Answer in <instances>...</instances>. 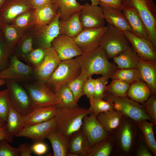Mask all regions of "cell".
<instances>
[{
    "label": "cell",
    "instance_id": "obj_1",
    "mask_svg": "<svg viewBox=\"0 0 156 156\" xmlns=\"http://www.w3.org/2000/svg\"><path fill=\"white\" fill-rule=\"evenodd\" d=\"M75 59L81 71L88 77L94 74L101 75L108 80L117 69L116 65L110 62L105 52L99 46L92 50L83 53Z\"/></svg>",
    "mask_w": 156,
    "mask_h": 156
},
{
    "label": "cell",
    "instance_id": "obj_2",
    "mask_svg": "<svg viewBox=\"0 0 156 156\" xmlns=\"http://www.w3.org/2000/svg\"><path fill=\"white\" fill-rule=\"evenodd\" d=\"M139 128L136 122L125 116L119 127L109 134L116 152L121 156L133 155L137 144Z\"/></svg>",
    "mask_w": 156,
    "mask_h": 156
},
{
    "label": "cell",
    "instance_id": "obj_3",
    "mask_svg": "<svg viewBox=\"0 0 156 156\" xmlns=\"http://www.w3.org/2000/svg\"><path fill=\"white\" fill-rule=\"evenodd\" d=\"M88 109L77 106L58 107L54 116L56 128L68 139L81 128L84 117L91 114Z\"/></svg>",
    "mask_w": 156,
    "mask_h": 156
},
{
    "label": "cell",
    "instance_id": "obj_4",
    "mask_svg": "<svg viewBox=\"0 0 156 156\" xmlns=\"http://www.w3.org/2000/svg\"><path fill=\"white\" fill-rule=\"evenodd\" d=\"M122 3L137 11L147 29L151 43L156 47V5L153 0H122Z\"/></svg>",
    "mask_w": 156,
    "mask_h": 156
},
{
    "label": "cell",
    "instance_id": "obj_5",
    "mask_svg": "<svg viewBox=\"0 0 156 156\" xmlns=\"http://www.w3.org/2000/svg\"><path fill=\"white\" fill-rule=\"evenodd\" d=\"M81 72V68L75 59L61 61L45 83L55 93L61 87L76 79Z\"/></svg>",
    "mask_w": 156,
    "mask_h": 156
},
{
    "label": "cell",
    "instance_id": "obj_6",
    "mask_svg": "<svg viewBox=\"0 0 156 156\" xmlns=\"http://www.w3.org/2000/svg\"><path fill=\"white\" fill-rule=\"evenodd\" d=\"M107 29L102 36L99 46L108 59H113L131 47L124 32L107 24Z\"/></svg>",
    "mask_w": 156,
    "mask_h": 156
},
{
    "label": "cell",
    "instance_id": "obj_7",
    "mask_svg": "<svg viewBox=\"0 0 156 156\" xmlns=\"http://www.w3.org/2000/svg\"><path fill=\"white\" fill-rule=\"evenodd\" d=\"M24 83L23 86L27 92L34 108L49 106L60 107L62 102L45 83L35 81Z\"/></svg>",
    "mask_w": 156,
    "mask_h": 156
},
{
    "label": "cell",
    "instance_id": "obj_8",
    "mask_svg": "<svg viewBox=\"0 0 156 156\" xmlns=\"http://www.w3.org/2000/svg\"><path fill=\"white\" fill-rule=\"evenodd\" d=\"M5 80L12 107L22 116L29 113L34 107L25 89L17 81Z\"/></svg>",
    "mask_w": 156,
    "mask_h": 156
},
{
    "label": "cell",
    "instance_id": "obj_9",
    "mask_svg": "<svg viewBox=\"0 0 156 156\" xmlns=\"http://www.w3.org/2000/svg\"><path fill=\"white\" fill-rule=\"evenodd\" d=\"M105 96L112 99L115 109L136 122L143 120L150 121L142 104L138 103L127 96L118 97L107 93H105Z\"/></svg>",
    "mask_w": 156,
    "mask_h": 156
},
{
    "label": "cell",
    "instance_id": "obj_10",
    "mask_svg": "<svg viewBox=\"0 0 156 156\" xmlns=\"http://www.w3.org/2000/svg\"><path fill=\"white\" fill-rule=\"evenodd\" d=\"M9 63L6 68L0 71V79L26 81L32 80L34 69L21 61L15 55H11Z\"/></svg>",
    "mask_w": 156,
    "mask_h": 156
},
{
    "label": "cell",
    "instance_id": "obj_11",
    "mask_svg": "<svg viewBox=\"0 0 156 156\" xmlns=\"http://www.w3.org/2000/svg\"><path fill=\"white\" fill-rule=\"evenodd\" d=\"M59 20V16L57 14L50 24L41 26H34L31 28L32 31L30 33L33 35L37 47H41L47 49L51 47L53 41L60 34Z\"/></svg>",
    "mask_w": 156,
    "mask_h": 156
},
{
    "label": "cell",
    "instance_id": "obj_12",
    "mask_svg": "<svg viewBox=\"0 0 156 156\" xmlns=\"http://www.w3.org/2000/svg\"><path fill=\"white\" fill-rule=\"evenodd\" d=\"M107 29V26L83 29L74 38V40L83 53L89 51L99 46L101 40Z\"/></svg>",
    "mask_w": 156,
    "mask_h": 156
},
{
    "label": "cell",
    "instance_id": "obj_13",
    "mask_svg": "<svg viewBox=\"0 0 156 156\" xmlns=\"http://www.w3.org/2000/svg\"><path fill=\"white\" fill-rule=\"evenodd\" d=\"M61 61L52 47L47 49L43 61L33 70L32 79L46 83Z\"/></svg>",
    "mask_w": 156,
    "mask_h": 156
},
{
    "label": "cell",
    "instance_id": "obj_14",
    "mask_svg": "<svg viewBox=\"0 0 156 156\" xmlns=\"http://www.w3.org/2000/svg\"><path fill=\"white\" fill-rule=\"evenodd\" d=\"M79 18L83 29L98 28L105 26V23L102 8L98 5L89 3L82 5Z\"/></svg>",
    "mask_w": 156,
    "mask_h": 156
},
{
    "label": "cell",
    "instance_id": "obj_15",
    "mask_svg": "<svg viewBox=\"0 0 156 156\" xmlns=\"http://www.w3.org/2000/svg\"><path fill=\"white\" fill-rule=\"evenodd\" d=\"M51 47L61 61L73 59L83 53L73 38L63 35H59L53 40Z\"/></svg>",
    "mask_w": 156,
    "mask_h": 156
},
{
    "label": "cell",
    "instance_id": "obj_16",
    "mask_svg": "<svg viewBox=\"0 0 156 156\" xmlns=\"http://www.w3.org/2000/svg\"><path fill=\"white\" fill-rule=\"evenodd\" d=\"M56 128L55 117L45 121L23 128L16 137L31 139L33 142L43 141L52 130Z\"/></svg>",
    "mask_w": 156,
    "mask_h": 156
},
{
    "label": "cell",
    "instance_id": "obj_17",
    "mask_svg": "<svg viewBox=\"0 0 156 156\" xmlns=\"http://www.w3.org/2000/svg\"><path fill=\"white\" fill-rule=\"evenodd\" d=\"M33 8L29 0H7L0 10V19L3 24H11L23 12Z\"/></svg>",
    "mask_w": 156,
    "mask_h": 156
},
{
    "label": "cell",
    "instance_id": "obj_18",
    "mask_svg": "<svg viewBox=\"0 0 156 156\" xmlns=\"http://www.w3.org/2000/svg\"><path fill=\"white\" fill-rule=\"evenodd\" d=\"M84 117L81 128L86 134L91 147L110 135L98 120L95 114L92 113Z\"/></svg>",
    "mask_w": 156,
    "mask_h": 156
},
{
    "label": "cell",
    "instance_id": "obj_19",
    "mask_svg": "<svg viewBox=\"0 0 156 156\" xmlns=\"http://www.w3.org/2000/svg\"><path fill=\"white\" fill-rule=\"evenodd\" d=\"M131 46L139 56L148 61H156V47L145 40L139 38L131 32L123 31Z\"/></svg>",
    "mask_w": 156,
    "mask_h": 156
},
{
    "label": "cell",
    "instance_id": "obj_20",
    "mask_svg": "<svg viewBox=\"0 0 156 156\" xmlns=\"http://www.w3.org/2000/svg\"><path fill=\"white\" fill-rule=\"evenodd\" d=\"M122 11L130 25L131 32L151 43L147 29L137 11L133 8L123 5Z\"/></svg>",
    "mask_w": 156,
    "mask_h": 156
},
{
    "label": "cell",
    "instance_id": "obj_21",
    "mask_svg": "<svg viewBox=\"0 0 156 156\" xmlns=\"http://www.w3.org/2000/svg\"><path fill=\"white\" fill-rule=\"evenodd\" d=\"M58 107L56 105H52L34 108L29 113L22 116V128L42 122L54 117Z\"/></svg>",
    "mask_w": 156,
    "mask_h": 156
},
{
    "label": "cell",
    "instance_id": "obj_22",
    "mask_svg": "<svg viewBox=\"0 0 156 156\" xmlns=\"http://www.w3.org/2000/svg\"><path fill=\"white\" fill-rule=\"evenodd\" d=\"M99 5L102 9L105 20L108 24L123 31L131 32L130 25L122 10L111 7Z\"/></svg>",
    "mask_w": 156,
    "mask_h": 156
},
{
    "label": "cell",
    "instance_id": "obj_23",
    "mask_svg": "<svg viewBox=\"0 0 156 156\" xmlns=\"http://www.w3.org/2000/svg\"><path fill=\"white\" fill-rule=\"evenodd\" d=\"M90 146L85 133L81 128L69 138L67 156H85Z\"/></svg>",
    "mask_w": 156,
    "mask_h": 156
},
{
    "label": "cell",
    "instance_id": "obj_24",
    "mask_svg": "<svg viewBox=\"0 0 156 156\" xmlns=\"http://www.w3.org/2000/svg\"><path fill=\"white\" fill-rule=\"evenodd\" d=\"M138 68L142 80L149 86L152 94H156V61H148L139 57Z\"/></svg>",
    "mask_w": 156,
    "mask_h": 156
},
{
    "label": "cell",
    "instance_id": "obj_25",
    "mask_svg": "<svg viewBox=\"0 0 156 156\" xmlns=\"http://www.w3.org/2000/svg\"><path fill=\"white\" fill-rule=\"evenodd\" d=\"M124 116L122 113L114 109L99 113L96 116V118L105 131L109 134L119 127Z\"/></svg>",
    "mask_w": 156,
    "mask_h": 156
},
{
    "label": "cell",
    "instance_id": "obj_26",
    "mask_svg": "<svg viewBox=\"0 0 156 156\" xmlns=\"http://www.w3.org/2000/svg\"><path fill=\"white\" fill-rule=\"evenodd\" d=\"M51 144L54 156H66L68 151L69 139L56 128L47 137Z\"/></svg>",
    "mask_w": 156,
    "mask_h": 156
},
{
    "label": "cell",
    "instance_id": "obj_27",
    "mask_svg": "<svg viewBox=\"0 0 156 156\" xmlns=\"http://www.w3.org/2000/svg\"><path fill=\"white\" fill-rule=\"evenodd\" d=\"M51 3L59 14L60 20H67L82 8V5L77 0H52Z\"/></svg>",
    "mask_w": 156,
    "mask_h": 156
},
{
    "label": "cell",
    "instance_id": "obj_28",
    "mask_svg": "<svg viewBox=\"0 0 156 156\" xmlns=\"http://www.w3.org/2000/svg\"><path fill=\"white\" fill-rule=\"evenodd\" d=\"M79 12L74 13L66 20H59L60 34L74 38L83 29L79 18Z\"/></svg>",
    "mask_w": 156,
    "mask_h": 156
},
{
    "label": "cell",
    "instance_id": "obj_29",
    "mask_svg": "<svg viewBox=\"0 0 156 156\" xmlns=\"http://www.w3.org/2000/svg\"><path fill=\"white\" fill-rule=\"evenodd\" d=\"M147 120L136 122L138 128L146 145L153 155L156 156V141L153 131L155 125Z\"/></svg>",
    "mask_w": 156,
    "mask_h": 156
},
{
    "label": "cell",
    "instance_id": "obj_30",
    "mask_svg": "<svg viewBox=\"0 0 156 156\" xmlns=\"http://www.w3.org/2000/svg\"><path fill=\"white\" fill-rule=\"evenodd\" d=\"M35 25L41 26L51 23L57 15V12L52 4H49L34 9Z\"/></svg>",
    "mask_w": 156,
    "mask_h": 156
},
{
    "label": "cell",
    "instance_id": "obj_31",
    "mask_svg": "<svg viewBox=\"0 0 156 156\" xmlns=\"http://www.w3.org/2000/svg\"><path fill=\"white\" fill-rule=\"evenodd\" d=\"M139 56L131 46L113 58L120 69L138 68Z\"/></svg>",
    "mask_w": 156,
    "mask_h": 156
},
{
    "label": "cell",
    "instance_id": "obj_32",
    "mask_svg": "<svg viewBox=\"0 0 156 156\" xmlns=\"http://www.w3.org/2000/svg\"><path fill=\"white\" fill-rule=\"evenodd\" d=\"M1 30L5 42L12 54L16 46L25 33L12 24H3Z\"/></svg>",
    "mask_w": 156,
    "mask_h": 156
},
{
    "label": "cell",
    "instance_id": "obj_33",
    "mask_svg": "<svg viewBox=\"0 0 156 156\" xmlns=\"http://www.w3.org/2000/svg\"><path fill=\"white\" fill-rule=\"evenodd\" d=\"M151 94L148 85L143 81L140 80L130 85L127 95L133 100L142 103L148 98Z\"/></svg>",
    "mask_w": 156,
    "mask_h": 156
},
{
    "label": "cell",
    "instance_id": "obj_34",
    "mask_svg": "<svg viewBox=\"0 0 156 156\" xmlns=\"http://www.w3.org/2000/svg\"><path fill=\"white\" fill-rule=\"evenodd\" d=\"M114 149L113 140L109 136L91 146L85 156H109Z\"/></svg>",
    "mask_w": 156,
    "mask_h": 156
},
{
    "label": "cell",
    "instance_id": "obj_35",
    "mask_svg": "<svg viewBox=\"0 0 156 156\" xmlns=\"http://www.w3.org/2000/svg\"><path fill=\"white\" fill-rule=\"evenodd\" d=\"M24 33L35 25L34 9L27 10L17 16L11 24Z\"/></svg>",
    "mask_w": 156,
    "mask_h": 156
},
{
    "label": "cell",
    "instance_id": "obj_36",
    "mask_svg": "<svg viewBox=\"0 0 156 156\" xmlns=\"http://www.w3.org/2000/svg\"><path fill=\"white\" fill-rule=\"evenodd\" d=\"M34 38L30 33L24 34L14 50V54L19 59H23L34 49ZM13 52V53H14Z\"/></svg>",
    "mask_w": 156,
    "mask_h": 156
},
{
    "label": "cell",
    "instance_id": "obj_37",
    "mask_svg": "<svg viewBox=\"0 0 156 156\" xmlns=\"http://www.w3.org/2000/svg\"><path fill=\"white\" fill-rule=\"evenodd\" d=\"M22 116L12 107L10 108L6 122V127L9 133L15 136L22 129Z\"/></svg>",
    "mask_w": 156,
    "mask_h": 156
},
{
    "label": "cell",
    "instance_id": "obj_38",
    "mask_svg": "<svg viewBox=\"0 0 156 156\" xmlns=\"http://www.w3.org/2000/svg\"><path fill=\"white\" fill-rule=\"evenodd\" d=\"M111 78L120 80L130 84L142 80L138 68L117 69Z\"/></svg>",
    "mask_w": 156,
    "mask_h": 156
},
{
    "label": "cell",
    "instance_id": "obj_39",
    "mask_svg": "<svg viewBox=\"0 0 156 156\" xmlns=\"http://www.w3.org/2000/svg\"><path fill=\"white\" fill-rule=\"evenodd\" d=\"M107 98L106 101L102 99H96L94 97L89 99L90 107L88 109L91 113L96 116L99 113L115 109L112 99L109 98Z\"/></svg>",
    "mask_w": 156,
    "mask_h": 156
},
{
    "label": "cell",
    "instance_id": "obj_40",
    "mask_svg": "<svg viewBox=\"0 0 156 156\" xmlns=\"http://www.w3.org/2000/svg\"><path fill=\"white\" fill-rule=\"evenodd\" d=\"M112 79L111 82L107 86L105 93L118 97L127 96V92L131 84L120 80Z\"/></svg>",
    "mask_w": 156,
    "mask_h": 156
},
{
    "label": "cell",
    "instance_id": "obj_41",
    "mask_svg": "<svg viewBox=\"0 0 156 156\" xmlns=\"http://www.w3.org/2000/svg\"><path fill=\"white\" fill-rule=\"evenodd\" d=\"M47 49L39 47L33 50L23 59L28 65L33 69L39 66L42 63L46 55Z\"/></svg>",
    "mask_w": 156,
    "mask_h": 156
},
{
    "label": "cell",
    "instance_id": "obj_42",
    "mask_svg": "<svg viewBox=\"0 0 156 156\" xmlns=\"http://www.w3.org/2000/svg\"><path fill=\"white\" fill-rule=\"evenodd\" d=\"M54 93L61 101V106L73 107L78 106L77 102L67 84L61 87Z\"/></svg>",
    "mask_w": 156,
    "mask_h": 156
},
{
    "label": "cell",
    "instance_id": "obj_43",
    "mask_svg": "<svg viewBox=\"0 0 156 156\" xmlns=\"http://www.w3.org/2000/svg\"><path fill=\"white\" fill-rule=\"evenodd\" d=\"M88 78L87 75L84 72L81 71L77 77L67 84L74 95L75 101L77 103L83 95V86Z\"/></svg>",
    "mask_w": 156,
    "mask_h": 156
},
{
    "label": "cell",
    "instance_id": "obj_44",
    "mask_svg": "<svg viewBox=\"0 0 156 156\" xmlns=\"http://www.w3.org/2000/svg\"><path fill=\"white\" fill-rule=\"evenodd\" d=\"M11 107L7 89L0 91V118L5 122Z\"/></svg>",
    "mask_w": 156,
    "mask_h": 156
},
{
    "label": "cell",
    "instance_id": "obj_45",
    "mask_svg": "<svg viewBox=\"0 0 156 156\" xmlns=\"http://www.w3.org/2000/svg\"><path fill=\"white\" fill-rule=\"evenodd\" d=\"M144 112L150 122L156 125V94H151L148 98L142 103Z\"/></svg>",
    "mask_w": 156,
    "mask_h": 156
},
{
    "label": "cell",
    "instance_id": "obj_46",
    "mask_svg": "<svg viewBox=\"0 0 156 156\" xmlns=\"http://www.w3.org/2000/svg\"><path fill=\"white\" fill-rule=\"evenodd\" d=\"M11 53L7 46L1 30L0 31V71L6 69L9 63Z\"/></svg>",
    "mask_w": 156,
    "mask_h": 156
},
{
    "label": "cell",
    "instance_id": "obj_47",
    "mask_svg": "<svg viewBox=\"0 0 156 156\" xmlns=\"http://www.w3.org/2000/svg\"><path fill=\"white\" fill-rule=\"evenodd\" d=\"M107 79L102 76L95 79V85L94 97L96 99H102L105 94L108 83Z\"/></svg>",
    "mask_w": 156,
    "mask_h": 156
},
{
    "label": "cell",
    "instance_id": "obj_48",
    "mask_svg": "<svg viewBox=\"0 0 156 156\" xmlns=\"http://www.w3.org/2000/svg\"><path fill=\"white\" fill-rule=\"evenodd\" d=\"M134 154L136 156H153L145 143L139 130L138 133L137 144L133 155Z\"/></svg>",
    "mask_w": 156,
    "mask_h": 156
},
{
    "label": "cell",
    "instance_id": "obj_49",
    "mask_svg": "<svg viewBox=\"0 0 156 156\" xmlns=\"http://www.w3.org/2000/svg\"><path fill=\"white\" fill-rule=\"evenodd\" d=\"M7 141H0V156H20L18 148L13 147Z\"/></svg>",
    "mask_w": 156,
    "mask_h": 156
},
{
    "label": "cell",
    "instance_id": "obj_50",
    "mask_svg": "<svg viewBox=\"0 0 156 156\" xmlns=\"http://www.w3.org/2000/svg\"><path fill=\"white\" fill-rule=\"evenodd\" d=\"M95 85V79L92 77H88L83 86V95H86L88 99L94 97Z\"/></svg>",
    "mask_w": 156,
    "mask_h": 156
},
{
    "label": "cell",
    "instance_id": "obj_51",
    "mask_svg": "<svg viewBox=\"0 0 156 156\" xmlns=\"http://www.w3.org/2000/svg\"><path fill=\"white\" fill-rule=\"evenodd\" d=\"M33 152L38 155L44 154L48 150V147L43 141L34 142L32 146Z\"/></svg>",
    "mask_w": 156,
    "mask_h": 156
},
{
    "label": "cell",
    "instance_id": "obj_52",
    "mask_svg": "<svg viewBox=\"0 0 156 156\" xmlns=\"http://www.w3.org/2000/svg\"><path fill=\"white\" fill-rule=\"evenodd\" d=\"M97 0L100 2V4L112 7L122 11L123 8V5L122 3V0Z\"/></svg>",
    "mask_w": 156,
    "mask_h": 156
},
{
    "label": "cell",
    "instance_id": "obj_53",
    "mask_svg": "<svg viewBox=\"0 0 156 156\" xmlns=\"http://www.w3.org/2000/svg\"><path fill=\"white\" fill-rule=\"evenodd\" d=\"M32 145L27 143L20 144L18 147L20 154V156H31L33 153Z\"/></svg>",
    "mask_w": 156,
    "mask_h": 156
},
{
    "label": "cell",
    "instance_id": "obj_54",
    "mask_svg": "<svg viewBox=\"0 0 156 156\" xmlns=\"http://www.w3.org/2000/svg\"><path fill=\"white\" fill-rule=\"evenodd\" d=\"M6 125L3 127H0V141L5 140L9 143H12L13 141L14 136L9 133Z\"/></svg>",
    "mask_w": 156,
    "mask_h": 156
},
{
    "label": "cell",
    "instance_id": "obj_55",
    "mask_svg": "<svg viewBox=\"0 0 156 156\" xmlns=\"http://www.w3.org/2000/svg\"><path fill=\"white\" fill-rule=\"evenodd\" d=\"M33 8L35 9L47 4H51L52 0H29Z\"/></svg>",
    "mask_w": 156,
    "mask_h": 156
},
{
    "label": "cell",
    "instance_id": "obj_56",
    "mask_svg": "<svg viewBox=\"0 0 156 156\" xmlns=\"http://www.w3.org/2000/svg\"><path fill=\"white\" fill-rule=\"evenodd\" d=\"M82 1V0H78ZM91 1V4L93 5H98L100 3L97 0H90Z\"/></svg>",
    "mask_w": 156,
    "mask_h": 156
},
{
    "label": "cell",
    "instance_id": "obj_57",
    "mask_svg": "<svg viewBox=\"0 0 156 156\" xmlns=\"http://www.w3.org/2000/svg\"><path fill=\"white\" fill-rule=\"evenodd\" d=\"M6 125V122H4L0 118V127H3Z\"/></svg>",
    "mask_w": 156,
    "mask_h": 156
},
{
    "label": "cell",
    "instance_id": "obj_58",
    "mask_svg": "<svg viewBox=\"0 0 156 156\" xmlns=\"http://www.w3.org/2000/svg\"><path fill=\"white\" fill-rule=\"evenodd\" d=\"M6 80L4 79H0V86L5 84Z\"/></svg>",
    "mask_w": 156,
    "mask_h": 156
},
{
    "label": "cell",
    "instance_id": "obj_59",
    "mask_svg": "<svg viewBox=\"0 0 156 156\" xmlns=\"http://www.w3.org/2000/svg\"><path fill=\"white\" fill-rule=\"evenodd\" d=\"M7 0H0V10Z\"/></svg>",
    "mask_w": 156,
    "mask_h": 156
},
{
    "label": "cell",
    "instance_id": "obj_60",
    "mask_svg": "<svg viewBox=\"0 0 156 156\" xmlns=\"http://www.w3.org/2000/svg\"><path fill=\"white\" fill-rule=\"evenodd\" d=\"M3 23L1 22V20L0 19V30H1V28L2 27V25H3Z\"/></svg>",
    "mask_w": 156,
    "mask_h": 156
}]
</instances>
